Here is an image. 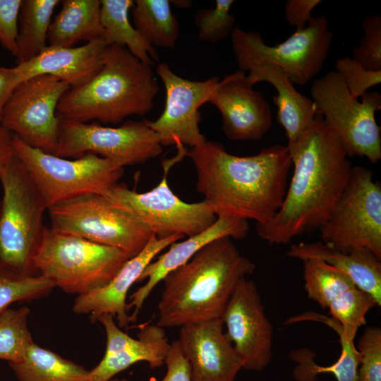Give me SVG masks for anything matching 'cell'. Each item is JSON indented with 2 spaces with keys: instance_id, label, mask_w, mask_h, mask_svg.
Here are the masks:
<instances>
[{
  "instance_id": "cell-8",
  "label": "cell",
  "mask_w": 381,
  "mask_h": 381,
  "mask_svg": "<svg viewBox=\"0 0 381 381\" xmlns=\"http://www.w3.org/2000/svg\"><path fill=\"white\" fill-rule=\"evenodd\" d=\"M16 156L41 193L47 209L85 194H103L118 183L124 168L94 153L74 159L31 147L13 135Z\"/></svg>"
},
{
  "instance_id": "cell-44",
  "label": "cell",
  "mask_w": 381,
  "mask_h": 381,
  "mask_svg": "<svg viewBox=\"0 0 381 381\" xmlns=\"http://www.w3.org/2000/svg\"><path fill=\"white\" fill-rule=\"evenodd\" d=\"M109 381H128L126 379L112 378Z\"/></svg>"
},
{
  "instance_id": "cell-28",
  "label": "cell",
  "mask_w": 381,
  "mask_h": 381,
  "mask_svg": "<svg viewBox=\"0 0 381 381\" xmlns=\"http://www.w3.org/2000/svg\"><path fill=\"white\" fill-rule=\"evenodd\" d=\"M9 365L18 381H89V370L34 342L21 361Z\"/></svg>"
},
{
  "instance_id": "cell-41",
  "label": "cell",
  "mask_w": 381,
  "mask_h": 381,
  "mask_svg": "<svg viewBox=\"0 0 381 381\" xmlns=\"http://www.w3.org/2000/svg\"><path fill=\"white\" fill-rule=\"evenodd\" d=\"M19 80L13 68L0 66V122L3 109L11 94L19 85Z\"/></svg>"
},
{
  "instance_id": "cell-2",
  "label": "cell",
  "mask_w": 381,
  "mask_h": 381,
  "mask_svg": "<svg viewBox=\"0 0 381 381\" xmlns=\"http://www.w3.org/2000/svg\"><path fill=\"white\" fill-rule=\"evenodd\" d=\"M289 149L293 174L283 203L273 219L256 226L271 244H286L326 222L343 193L352 169L339 137L317 113Z\"/></svg>"
},
{
  "instance_id": "cell-11",
  "label": "cell",
  "mask_w": 381,
  "mask_h": 381,
  "mask_svg": "<svg viewBox=\"0 0 381 381\" xmlns=\"http://www.w3.org/2000/svg\"><path fill=\"white\" fill-rule=\"evenodd\" d=\"M184 153L179 150L176 157L166 162L163 178L150 190L138 193L118 183L102 195L136 217L158 239L176 235L190 237L202 232L217 219L209 204L204 200L193 203L183 201L167 181L170 167L182 159Z\"/></svg>"
},
{
  "instance_id": "cell-19",
  "label": "cell",
  "mask_w": 381,
  "mask_h": 381,
  "mask_svg": "<svg viewBox=\"0 0 381 381\" xmlns=\"http://www.w3.org/2000/svg\"><path fill=\"white\" fill-rule=\"evenodd\" d=\"M99 321L107 336L105 352L100 362L89 370V381H109L135 363L146 361L150 368H159L169 344L164 329L146 323L139 327L137 339L123 332L109 314L100 315Z\"/></svg>"
},
{
  "instance_id": "cell-6",
  "label": "cell",
  "mask_w": 381,
  "mask_h": 381,
  "mask_svg": "<svg viewBox=\"0 0 381 381\" xmlns=\"http://www.w3.org/2000/svg\"><path fill=\"white\" fill-rule=\"evenodd\" d=\"M131 258L118 248L45 227L34 266L55 287L79 296L107 285Z\"/></svg>"
},
{
  "instance_id": "cell-10",
  "label": "cell",
  "mask_w": 381,
  "mask_h": 381,
  "mask_svg": "<svg viewBox=\"0 0 381 381\" xmlns=\"http://www.w3.org/2000/svg\"><path fill=\"white\" fill-rule=\"evenodd\" d=\"M53 229L118 248L132 258L154 236L136 217L102 194H85L50 206Z\"/></svg>"
},
{
  "instance_id": "cell-3",
  "label": "cell",
  "mask_w": 381,
  "mask_h": 381,
  "mask_svg": "<svg viewBox=\"0 0 381 381\" xmlns=\"http://www.w3.org/2000/svg\"><path fill=\"white\" fill-rule=\"evenodd\" d=\"M255 270L231 238L212 241L163 279L157 325L181 327L221 319L240 281Z\"/></svg>"
},
{
  "instance_id": "cell-30",
  "label": "cell",
  "mask_w": 381,
  "mask_h": 381,
  "mask_svg": "<svg viewBox=\"0 0 381 381\" xmlns=\"http://www.w3.org/2000/svg\"><path fill=\"white\" fill-rule=\"evenodd\" d=\"M133 25L154 47L175 49L180 34L169 0H135L131 8Z\"/></svg>"
},
{
  "instance_id": "cell-7",
  "label": "cell",
  "mask_w": 381,
  "mask_h": 381,
  "mask_svg": "<svg viewBox=\"0 0 381 381\" xmlns=\"http://www.w3.org/2000/svg\"><path fill=\"white\" fill-rule=\"evenodd\" d=\"M310 92L318 113L339 137L347 156L364 157L373 164L378 162L381 132L375 115L381 109V94L366 92L359 102L351 95L335 71L314 80Z\"/></svg>"
},
{
  "instance_id": "cell-22",
  "label": "cell",
  "mask_w": 381,
  "mask_h": 381,
  "mask_svg": "<svg viewBox=\"0 0 381 381\" xmlns=\"http://www.w3.org/2000/svg\"><path fill=\"white\" fill-rule=\"evenodd\" d=\"M249 231L248 222L242 219L217 217V220L206 230L183 241L174 242L169 250L150 262L144 269L137 282L147 279L146 283L133 292L129 297L127 310L133 308L131 315L133 322L137 316L153 289L171 272L186 263L198 251L212 241L229 237L242 239Z\"/></svg>"
},
{
  "instance_id": "cell-23",
  "label": "cell",
  "mask_w": 381,
  "mask_h": 381,
  "mask_svg": "<svg viewBox=\"0 0 381 381\" xmlns=\"http://www.w3.org/2000/svg\"><path fill=\"white\" fill-rule=\"evenodd\" d=\"M107 46L102 39L80 47L47 46L39 55L17 64L14 69L20 83L37 75H50L74 88L84 85L99 71Z\"/></svg>"
},
{
  "instance_id": "cell-16",
  "label": "cell",
  "mask_w": 381,
  "mask_h": 381,
  "mask_svg": "<svg viewBox=\"0 0 381 381\" xmlns=\"http://www.w3.org/2000/svg\"><path fill=\"white\" fill-rule=\"evenodd\" d=\"M221 319L243 368L263 370L272 357L273 327L253 280L246 277L240 281Z\"/></svg>"
},
{
  "instance_id": "cell-5",
  "label": "cell",
  "mask_w": 381,
  "mask_h": 381,
  "mask_svg": "<svg viewBox=\"0 0 381 381\" xmlns=\"http://www.w3.org/2000/svg\"><path fill=\"white\" fill-rule=\"evenodd\" d=\"M0 267L20 274H37L34 258L45 229L47 207L16 155L0 175Z\"/></svg>"
},
{
  "instance_id": "cell-20",
  "label": "cell",
  "mask_w": 381,
  "mask_h": 381,
  "mask_svg": "<svg viewBox=\"0 0 381 381\" xmlns=\"http://www.w3.org/2000/svg\"><path fill=\"white\" fill-rule=\"evenodd\" d=\"M222 319L180 327L178 340L192 381H235L242 361L223 330Z\"/></svg>"
},
{
  "instance_id": "cell-40",
  "label": "cell",
  "mask_w": 381,
  "mask_h": 381,
  "mask_svg": "<svg viewBox=\"0 0 381 381\" xmlns=\"http://www.w3.org/2000/svg\"><path fill=\"white\" fill-rule=\"evenodd\" d=\"M320 0H289L284 7L285 16L296 30L306 28L313 19L312 11L321 3Z\"/></svg>"
},
{
  "instance_id": "cell-21",
  "label": "cell",
  "mask_w": 381,
  "mask_h": 381,
  "mask_svg": "<svg viewBox=\"0 0 381 381\" xmlns=\"http://www.w3.org/2000/svg\"><path fill=\"white\" fill-rule=\"evenodd\" d=\"M183 238V236L176 235L158 239L154 235L146 247L129 259L107 285L77 296L73 310L78 314L89 313L92 322L97 321L102 315L109 314L116 318L120 328H126L133 322L127 313L126 298L130 288L138 282L145 267L158 253Z\"/></svg>"
},
{
  "instance_id": "cell-32",
  "label": "cell",
  "mask_w": 381,
  "mask_h": 381,
  "mask_svg": "<svg viewBox=\"0 0 381 381\" xmlns=\"http://www.w3.org/2000/svg\"><path fill=\"white\" fill-rule=\"evenodd\" d=\"M30 310L27 306L7 308L0 313V359L21 361L34 342L28 327Z\"/></svg>"
},
{
  "instance_id": "cell-35",
  "label": "cell",
  "mask_w": 381,
  "mask_h": 381,
  "mask_svg": "<svg viewBox=\"0 0 381 381\" xmlns=\"http://www.w3.org/2000/svg\"><path fill=\"white\" fill-rule=\"evenodd\" d=\"M362 28L364 35L352 52L353 59L368 71H381V15H368Z\"/></svg>"
},
{
  "instance_id": "cell-15",
  "label": "cell",
  "mask_w": 381,
  "mask_h": 381,
  "mask_svg": "<svg viewBox=\"0 0 381 381\" xmlns=\"http://www.w3.org/2000/svg\"><path fill=\"white\" fill-rule=\"evenodd\" d=\"M156 72L164 86L165 104L157 119L147 120L149 126L157 133L162 146L202 145L207 139L199 128V109L207 102L219 77L188 80L176 74L165 62L158 64Z\"/></svg>"
},
{
  "instance_id": "cell-25",
  "label": "cell",
  "mask_w": 381,
  "mask_h": 381,
  "mask_svg": "<svg viewBox=\"0 0 381 381\" xmlns=\"http://www.w3.org/2000/svg\"><path fill=\"white\" fill-rule=\"evenodd\" d=\"M286 255L304 260L316 258L346 274L381 306V262L372 252L360 248L344 253L322 242L292 244Z\"/></svg>"
},
{
  "instance_id": "cell-13",
  "label": "cell",
  "mask_w": 381,
  "mask_h": 381,
  "mask_svg": "<svg viewBox=\"0 0 381 381\" xmlns=\"http://www.w3.org/2000/svg\"><path fill=\"white\" fill-rule=\"evenodd\" d=\"M59 135L54 155L74 159L94 153L116 164H142L158 157L162 146L147 119L128 120L119 127L98 122L83 123L60 119Z\"/></svg>"
},
{
  "instance_id": "cell-4",
  "label": "cell",
  "mask_w": 381,
  "mask_h": 381,
  "mask_svg": "<svg viewBox=\"0 0 381 381\" xmlns=\"http://www.w3.org/2000/svg\"><path fill=\"white\" fill-rule=\"evenodd\" d=\"M159 89L151 66L124 47L109 45L99 71L63 95L56 115L83 123L118 124L128 116L150 112Z\"/></svg>"
},
{
  "instance_id": "cell-24",
  "label": "cell",
  "mask_w": 381,
  "mask_h": 381,
  "mask_svg": "<svg viewBox=\"0 0 381 381\" xmlns=\"http://www.w3.org/2000/svg\"><path fill=\"white\" fill-rule=\"evenodd\" d=\"M248 83L267 82L277 92L274 102L276 120L285 130L287 147L293 146L313 122L318 111L312 99L299 92L286 73L268 63L258 64L248 71Z\"/></svg>"
},
{
  "instance_id": "cell-39",
  "label": "cell",
  "mask_w": 381,
  "mask_h": 381,
  "mask_svg": "<svg viewBox=\"0 0 381 381\" xmlns=\"http://www.w3.org/2000/svg\"><path fill=\"white\" fill-rule=\"evenodd\" d=\"M164 363L167 373L164 378L152 381H192L189 363L178 339L169 344Z\"/></svg>"
},
{
  "instance_id": "cell-27",
  "label": "cell",
  "mask_w": 381,
  "mask_h": 381,
  "mask_svg": "<svg viewBox=\"0 0 381 381\" xmlns=\"http://www.w3.org/2000/svg\"><path fill=\"white\" fill-rule=\"evenodd\" d=\"M133 0H101L100 19L103 40L109 45L126 47L134 56L152 66L159 55L135 29L129 19Z\"/></svg>"
},
{
  "instance_id": "cell-14",
  "label": "cell",
  "mask_w": 381,
  "mask_h": 381,
  "mask_svg": "<svg viewBox=\"0 0 381 381\" xmlns=\"http://www.w3.org/2000/svg\"><path fill=\"white\" fill-rule=\"evenodd\" d=\"M70 88L50 75H37L20 83L3 109L1 123L27 145L54 155L60 124L56 108Z\"/></svg>"
},
{
  "instance_id": "cell-26",
  "label": "cell",
  "mask_w": 381,
  "mask_h": 381,
  "mask_svg": "<svg viewBox=\"0 0 381 381\" xmlns=\"http://www.w3.org/2000/svg\"><path fill=\"white\" fill-rule=\"evenodd\" d=\"M50 24L48 46L72 47L80 41L103 40L101 0H63Z\"/></svg>"
},
{
  "instance_id": "cell-42",
  "label": "cell",
  "mask_w": 381,
  "mask_h": 381,
  "mask_svg": "<svg viewBox=\"0 0 381 381\" xmlns=\"http://www.w3.org/2000/svg\"><path fill=\"white\" fill-rule=\"evenodd\" d=\"M15 155L13 135L0 122V175Z\"/></svg>"
},
{
  "instance_id": "cell-17",
  "label": "cell",
  "mask_w": 381,
  "mask_h": 381,
  "mask_svg": "<svg viewBox=\"0 0 381 381\" xmlns=\"http://www.w3.org/2000/svg\"><path fill=\"white\" fill-rule=\"evenodd\" d=\"M303 263L304 289L308 298L328 308L345 334L354 339L359 327L366 324L367 313L377 306L374 298L346 274L321 260L306 259Z\"/></svg>"
},
{
  "instance_id": "cell-36",
  "label": "cell",
  "mask_w": 381,
  "mask_h": 381,
  "mask_svg": "<svg viewBox=\"0 0 381 381\" xmlns=\"http://www.w3.org/2000/svg\"><path fill=\"white\" fill-rule=\"evenodd\" d=\"M356 349L360 354L358 381H381L380 327H366L358 341Z\"/></svg>"
},
{
  "instance_id": "cell-43",
  "label": "cell",
  "mask_w": 381,
  "mask_h": 381,
  "mask_svg": "<svg viewBox=\"0 0 381 381\" xmlns=\"http://www.w3.org/2000/svg\"><path fill=\"white\" fill-rule=\"evenodd\" d=\"M170 4L182 8H188L191 6V1L188 0L170 1Z\"/></svg>"
},
{
  "instance_id": "cell-12",
  "label": "cell",
  "mask_w": 381,
  "mask_h": 381,
  "mask_svg": "<svg viewBox=\"0 0 381 381\" xmlns=\"http://www.w3.org/2000/svg\"><path fill=\"white\" fill-rule=\"evenodd\" d=\"M322 242L349 253L365 248L381 260V185L371 170L352 167L346 186L326 222Z\"/></svg>"
},
{
  "instance_id": "cell-37",
  "label": "cell",
  "mask_w": 381,
  "mask_h": 381,
  "mask_svg": "<svg viewBox=\"0 0 381 381\" xmlns=\"http://www.w3.org/2000/svg\"><path fill=\"white\" fill-rule=\"evenodd\" d=\"M335 69L355 99L361 97L368 89L381 83V71H368L351 57L338 59Z\"/></svg>"
},
{
  "instance_id": "cell-38",
  "label": "cell",
  "mask_w": 381,
  "mask_h": 381,
  "mask_svg": "<svg viewBox=\"0 0 381 381\" xmlns=\"http://www.w3.org/2000/svg\"><path fill=\"white\" fill-rule=\"evenodd\" d=\"M21 2L22 0H0V44L15 56Z\"/></svg>"
},
{
  "instance_id": "cell-34",
  "label": "cell",
  "mask_w": 381,
  "mask_h": 381,
  "mask_svg": "<svg viewBox=\"0 0 381 381\" xmlns=\"http://www.w3.org/2000/svg\"><path fill=\"white\" fill-rule=\"evenodd\" d=\"M234 3L233 0H216L214 8L196 11L193 21L200 41L215 44L230 36L236 22L231 13Z\"/></svg>"
},
{
  "instance_id": "cell-33",
  "label": "cell",
  "mask_w": 381,
  "mask_h": 381,
  "mask_svg": "<svg viewBox=\"0 0 381 381\" xmlns=\"http://www.w3.org/2000/svg\"><path fill=\"white\" fill-rule=\"evenodd\" d=\"M54 287L43 275H23L0 267V313L14 302L43 297Z\"/></svg>"
},
{
  "instance_id": "cell-18",
  "label": "cell",
  "mask_w": 381,
  "mask_h": 381,
  "mask_svg": "<svg viewBox=\"0 0 381 381\" xmlns=\"http://www.w3.org/2000/svg\"><path fill=\"white\" fill-rule=\"evenodd\" d=\"M207 102L220 112L222 131L229 140H258L272 128L268 102L253 88L241 70L219 80Z\"/></svg>"
},
{
  "instance_id": "cell-9",
  "label": "cell",
  "mask_w": 381,
  "mask_h": 381,
  "mask_svg": "<svg viewBox=\"0 0 381 381\" xmlns=\"http://www.w3.org/2000/svg\"><path fill=\"white\" fill-rule=\"evenodd\" d=\"M324 15L313 17L302 30H296L285 41L269 46L260 34L235 25L230 35L238 70L248 71L264 63L282 69L293 83L303 85L321 71L333 39Z\"/></svg>"
},
{
  "instance_id": "cell-29",
  "label": "cell",
  "mask_w": 381,
  "mask_h": 381,
  "mask_svg": "<svg viewBox=\"0 0 381 381\" xmlns=\"http://www.w3.org/2000/svg\"><path fill=\"white\" fill-rule=\"evenodd\" d=\"M59 0H22L18 17L17 64L39 55L48 45L47 35Z\"/></svg>"
},
{
  "instance_id": "cell-1",
  "label": "cell",
  "mask_w": 381,
  "mask_h": 381,
  "mask_svg": "<svg viewBox=\"0 0 381 381\" xmlns=\"http://www.w3.org/2000/svg\"><path fill=\"white\" fill-rule=\"evenodd\" d=\"M196 171V189L217 217L270 222L279 210L292 161L286 145L276 144L256 155L229 153L219 142L206 140L187 151Z\"/></svg>"
},
{
  "instance_id": "cell-31",
  "label": "cell",
  "mask_w": 381,
  "mask_h": 381,
  "mask_svg": "<svg viewBox=\"0 0 381 381\" xmlns=\"http://www.w3.org/2000/svg\"><path fill=\"white\" fill-rule=\"evenodd\" d=\"M341 353L332 365L320 366L315 363V354L308 349L292 351L289 358L297 363L293 375L296 381H316L320 374L330 373L337 381H358L360 354L354 341H340Z\"/></svg>"
}]
</instances>
